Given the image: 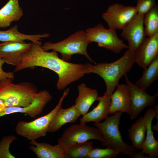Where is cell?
<instances>
[{"label": "cell", "mask_w": 158, "mask_h": 158, "mask_svg": "<svg viewBox=\"0 0 158 158\" xmlns=\"http://www.w3.org/2000/svg\"><path fill=\"white\" fill-rule=\"evenodd\" d=\"M30 149L38 158H64L65 146L60 143L52 145L46 142H40L35 140L30 142Z\"/></svg>", "instance_id": "obj_17"}, {"label": "cell", "mask_w": 158, "mask_h": 158, "mask_svg": "<svg viewBox=\"0 0 158 158\" xmlns=\"http://www.w3.org/2000/svg\"><path fill=\"white\" fill-rule=\"evenodd\" d=\"M154 118V109H147L143 116V120L146 128V137L144 146L142 151L149 158L158 157V141L155 139L152 128V122Z\"/></svg>", "instance_id": "obj_16"}, {"label": "cell", "mask_w": 158, "mask_h": 158, "mask_svg": "<svg viewBox=\"0 0 158 158\" xmlns=\"http://www.w3.org/2000/svg\"><path fill=\"white\" fill-rule=\"evenodd\" d=\"M64 158H87L94 148L92 142L88 141L78 144L65 146Z\"/></svg>", "instance_id": "obj_25"}, {"label": "cell", "mask_w": 158, "mask_h": 158, "mask_svg": "<svg viewBox=\"0 0 158 158\" xmlns=\"http://www.w3.org/2000/svg\"><path fill=\"white\" fill-rule=\"evenodd\" d=\"M90 43L86 38L85 31L81 30L58 42H47L42 46V47L46 51L52 50L60 53L61 59L66 61L70 60L73 54H79L85 56L90 61L96 64L87 51V46Z\"/></svg>", "instance_id": "obj_5"}, {"label": "cell", "mask_w": 158, "mask_h": 158, "mask_svg": "<svg viewBox=\"0 0 158 158\" xmlns=\"http://www.w3.org/2000/svg\"><path fill=\"white\" fill-rule=\"evenodd\" d=\"M117 89L110 96L111 100L109 114L117 111L130 113L131 101L130 92L126 84H118Z\"/></svg>", "instance_id": "obj_15"}, {"label": "cell", "mask_w": 158, "mask_h": 158, "mask_svg": "<svg viewBox=\"0 0 158 158\" xmlns=\"http://www.w3.org/2000/svg\"><path fill=\"white\" fill-rule=\"evenodd\" d=\"M136 52L128 48L123 55L116 61L92 65L86 64V74H97L104 80L106 86L105 95L110 96L114 91L120 78L131 70L135 63Z\"/></svg>", "instance_id": "obj_2"}, {"label": "cell", "mask_w": 158, "mask_h": 158, "mask_svg": "<svg viewBox=\"0 0 158 158\" xmlns=\"http://www.w3.org/2000/svg\"><path fill=\"white\" fill-rule=\"evenodd\" d=\"M1 59V57L0 56V59Z\"/></svg>", "instance_id": "obj_33"}, {"label": "cell", "mask_w": 158, "mask_h": 158, "mask_svg": "<svg viewBox=\"0 0 158 158\" xmlns=\"http://www.w3.org/2000/svg\"><path fill=\"white\" fill-rule=\"evenodd\" d=\"M50 35L47 33L43 34L28 35L22 33L18 30L17 25L12 27L9 30H0V41L24 42L25 40H29L32 42L39 43L42 38L49 37Z\"/></svg>", "instance_id": "obj_22"}, {"label": "cell", "mask_w": 158, "mask_h": 158, "mask_svg": "<svg viewBox=\"0 0 158 158\" xmlns=\"http://www.w3.org/2000/svg\"><path fill=\"white\" fill-rule=\"evenodd\" d=\"M156 0H137L135 6L137 13L145 15L156 4Z\"/></svg>", "instance_id": "obj_29"}, {"label": "cell", "mask_w": 158, "mask_h": 158, "mask_svg": "<svg viewBox=\"0 0 158 158\" xmlns=\"http://www.w3.org/2000/svg\"><path fill=\"white\" fill-rule=\"evenodd\" d=\"M144 15L137 13L122 29L121 37L127 41L128 48L135 52L146 37L144 25Z\"/></svg>", "instance_id": "obj_12"}, {"label": "cell", "mask_w": 158, "mask_h": 158, "mask_svg": "<svg viewBox=\"0 0 158 158\" xmlns=\"http://www.w3.org/2000/svg\"><path fill=\"white\" fill-rule=\"evenodd\" d=\"M120 153L116 149L107 147L105 149L93 148L87 158H113L117 157Z\"/></svg>", "instance_id": "obj_27"}, {"label": "cell", "mask_w": 158, "mask_h": 158, "mask_svg": "<svg viewBox=\"0 0 158 158\" xmlns=\"http://www.w3.org/2000/svg\"><path fill=\"white\" fill-rule=\"evenodd\" d=\"M158 56V33L146 37L136 52L135 63L143 69Z\"/></svg>", "instance_id": "obj_14"}, {"label": "cell", "mask_w": 158, "mask_h": 158, "mask_svg": "<svg viewBox=\"0 0 158 158\" xmlns=\"http://www.w3.org/2000/svg\"><path fill=\"white\" fill-rule=\"evenodd\" d=\"M122 113L117 111L108 116L104 122L95 123L94 125L102 135V142L104 146L116 149L121 153L133 158L136 150L132 145L123 141L119 129Z\"/></svg>", "instance_id": "obj_3"}, {"label": "cell", "mask_w": 158, "mask_h": 158, "mask_svg": "<svg viewBox=\"0 0 158 158\" xmlns=\"http://www.w3.org/2000/svg\"><path fill=\"white\" fill-rule=\"evenodd\" d=\"M133 158H149V157L141 151L136 152H135Z\"/></svg>", "instance_id": "obj_31"}, {"label": "cell", "mask_w": 158, "mask_h": 158, "mask_svg": "<svg viewBox=\"0 0 158 158\" xmlns=\"http://www.w3.org/2000/svg\"><path fill=\"white\" fill-rule=\"evenodd\" d=\"M31 42H8L0 44V56L5 63L15 66L18 65Z\"/></svg>", "instance_id": "obj_13"}, {"label": "cell", "mask_w": 158, "mask_h": 158, "mask_svg": "<svg viewBox=\"0 0 158 158\" xmlns=\"http://www.w3.org/2000/svg\"><path fill=\"white\" fill-rule=\"evenodd\" d=\"M130 92L131 107L129 114L131 120L136 118L146 107L154 105L158 96V93L151 95L140 89L130 80L126 74L124 75Z\"/></svg>", "instance_id": "obj_10"}, {"label": "cell", "mask_w": 158, "mask_h": 158, "mask_svg": "<svg viewBox=\"0 0 158 158\" xmlns=\"http://www.w3.org/2000/svg\"><path fill=\"white\" fill-rule=\"evenodd\" d=\"M52 96L47 90H41L35 95L32 102L25 107H6L0 111V117L6 115L17 113L25 114L34 118L40 115L46 104L52 99Z\"/></svg>", "instance_id": "obj_11"}, {"label": "cell", "mask_w": 158, "mask_h": 158, "mask_svg": "<svg viewBox=\"0 0 158 158\" xmlns=\"http://www.w3.org/2000/svg\"><path fill=\"white\" fill-rule=\"evenodd\" d=\"M69 90L65 89L56 107L47 114L30 122H18L15 131L17 134L30 140H36L46 135L49 124L54 116L61 108L63 102Z\"/></svg>", "instance_id": "obj_6"}, {"label": "cell", "mask_w": 158, "mask_h": 158, "mask_svg": "<svg viewBox=\"0 0 158 158\" xmlns=\"http://www.w3.org/2000/svg\"><path fill=\"white\" fill-rule=\"evenodd\" d=\"M5 63L3 59H0V83L6 80L13 81L14 78V72H6L3 71L2 66Z\"/></svg>", "instance_id": "obj_30"}, {"label": "cell", "mask_w": 158, "mask_h": 158, "mask_svg": "<svg viewBox=\"0 0 158 158\" xmlns=\"http://www.w3.org/2000/svg\"><path fill=\"white\" fill-rule=\"evenodd\" d=\"M23 15L19 0H9L0 9V28L9 26L12 22L19 20Z\"/></svg>", "instance_id": "obj_21"}, {"label": "cell", "mask_w": 158, "mask_h": 158, "mask_svg": "<svg viewBox=\"0 0 158 158\" xmlns=\"http://www.w3.org/2000/svg\"><path fill=\"white\" fill-rule=\"evenodd\" d=\"M144 70L141 77L134 84L140 89L146 92L147 89L158 78V56Z\"/></svg>", "instance_id": "obj_24"}, {"label": "cell", "mask_w": 158, "mask_h": 158, "mask_svg": "<svg viewBox=\"0 0 158 158\" xmlns=\"http://www.w3.org/2000/svg\"><path fill=\"white\" fill-rule=\"evenodd\" d=\"M98 101L99 103L96 107L80 119V124H85L90 122L97 123L108 117L111 102L110 96L104 94L99 97Z\"/></svg>", "instance_id": "obj_18"}, {"label": "cell", "mask_w": 158, "mask_h": 158, "mask_svg": "<svg viewBox=\"0 0 158 158\" xmlns=\"http://www.w3.org/2000/svg\"><path fill=\"white\" fill-rule=\"evenodd\" d=\"M6 107L4 102L0 99V111H2Z\"/></svg>", "instance_id": "obj_32"}, {"label": "cell", "mask_w": 158, "mask_h": 158, "mask_svg": "<svg viewBox=\"0 0 158 158\" xmlns=\"http://www.w3.org/2000/svg\"><path fill=\"white\" fill-rule=\"evenodd\" d=\"M137 14L135 6H125L118 3L108 7L102 14L109 28L122 30Z\"/></svg>", "instance_id": "obj_9"}, {"label": "cell", "mask_w": 158, "mask_h": 158, "mask_svg": "<svg viewBox=\"0 0 158 158\" xmlns=\"http://www.w3.org/2000/svg\"><path fill=\"white\" fill-rule=\"evenodd\" d=\"M41 67L49 69L58 75L56 87L59 90L64 89L68 85L78 80L86 74V65L68 62L58 56V52L43 50L42 43L31 42V45L25 53L14 72L24 69Z\"/></svg>", "instance_id": "obj_1"}, {"label": "cell", "mask_w": 158, "mask_h": 158, "mask_svg": "<svg viewBox=\"0 0 158 158\" xmlns=\"http://www.w3.org/2000/svg\"><path fill=\"white\" fill-rule=\"evenodd\" d=\"M17 139L14 135H8L3 137L0 141V158H15L9 151L11 143Z\"/></svg>", "instance_id": "obj_28"}, {"label": "cell", "mask_w": 158, "mask_h": 158, "mask_svg": "<svg viewBox=\"0 0 158 158\" xmlns=\"http://www.w3.org/2000/svg\"><path fill=\"white\" fill-rule=\"evenodd\" d=\"M95 139L102 141V135L96 127L85 124H75L71 125L63 132L57 141L64 146L73 145Z\"/></svg>", "instance_id": "obj_8"}, {"label": "cell", "mask_w": 158, "mask_h": 158, "mask_svg": "<svg viewBox=\"0 0 158 158\" xmlns=\"http://www.w3.org/2000/svg\"><path fill=\"white\" fill-rule=\"evenodd\" d=\"M81 115L74 105L68 108H61L52 119L47 133L56 131L66 123L75 122Z\"/></svg>", "instance_id": "obj_20"}, {"label": "cell", "mask_w": 158, "mask_h": 158, "mask_svg": "<svg viewBox=\"0 0 158 158\" xmlns=\"http://www.w3.org/2000/svg\"><path fill=\"white\" fill-rule=\"evenodd\" d=\"M12 82L6 80L0 83V99L6 107H25L29 105L38 92L37 86L29 82L17 84Z\"/></svg>", "instance_id": "obj_4"}, {"label": "cell", "mask_w": 158, "mask_h": 158, "mask_svg": "<svg viewBox=\"0 0 158 158\" xmlns=\"http://www.w3.org/2000/svg\"><path fill=\"white\" fill-rule=\"evenodd\" d=\"M144 25L146 37H151L158 33V6L157 4L145 15Z\"/></svg>", "instance_id": "obj_26"}, {"label": "cell", "mask_w": 158, "mask_h": 158, "mask_svg": "<svg viewBox=\"0 0 158 158\" xmlns=\"http://www.w3.org/2000/svg\"><path fill=\"white\" fill-rule=\"evenodd\" d=\"M78 95L74 105L81 115H85L92 104L98 101L99 96L97 91L87 87L84 83L78 86Z\"/></svg>", "instance_id": "obj_19"}, {"label": "cell", "mask_w": 158, "mask_h": 158, "mask_svg": "<svg viewBox=\"0 0 158 158\" xmlns=\"http://www.w3.org/2000/svg\"><path fill=\"white\" fill-rule=\"evenodd\" d=\"M116 30L107 29L103 24L99 23L87 29L85 35L87 39L91 42H97L98 46L118 54L122 50L128 49V47L118 37Z\"/></svg>", "instance_id": "obj_7"}, {"label": "cell", "mask_w": 158, "mask_h": 158, "mask_svg": "<svg viewBox=\"0 0 158 158\" xmlns=\"http://www.w3.org/2000/svg\"><path fill=\"white\" fill-rule=\"evenodd\" d=\"M129 139L132 145L136 150H142L145 141L146 128L143 117L140 116L133 123L128 130Z\"/></svg>", "instance_id": "obj_23"}]
</instances>
